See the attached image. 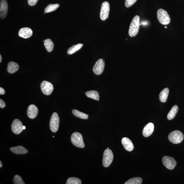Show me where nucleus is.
I'll use <instances>...</instances> for the list:
<instances>
[{
	"label": "nucleus",
	"mask_w": 184,
	"mask_h": 184,
	"mask_svg": "<svg viewBox=\"0 0 184 184\" xmlns=\"http://www.w3.org/2000/svg\"><path fill=\"white\" fill-rule=\"evenodd\" d=\"M140 16L138 15L134 16L130 26L129 30L130 36L133 37L137 35L140 29Z\"/></svg>",
	"instance_id": "f257e3e1"
},
{
	"label": "nucleus",
	"mask_w": 184,
	"mask_h": 184,
	"mask_svg": "<svg viewBox=\"0 0 184 184\" xmlns=\"http://www.w3.org/2000/svg\"><path fill=\"white\" fill-rule=\"evenodd\" d=\"M158 19L159 22L163 25L169 24L171 22V18L167 12L162 9H160L157 11Z\"/></svg>",
	"instance_id": "f03ea898"
},
{
	"label": "nucleus",
	"mask_w": 184,
	"mask_h": 184,
	"mask_svg": "<svg viewBox=\"0 0 184 184\" xmlns=\"http://www.w3.org/2000/svg\"><path fill=\"white\" fill-rule=\"evenodd\" d=\"M71 139L73 144L76 147L81 148H84L85 145L81 133L75 132L72 134Z\"/></svg>",
	"instance_id": "7ed1b4c3"
},
{
	"label": "nucleus",
	"mask_w": 184,
	"mask_h": 184,
	"mask_svg": "<svg viewBox=\"0 0 184 184\" xmlns=\"http://www.w3.org/2000/svg\"><path fill=\"white\" fill-rule=\"evenodd\" d=\"M168 138L169 141L172 143L178 144L183 141L184 136L180 131L175 130L169 133Z\"/></svg>",
	"instance_id": "20e7f679"
},
{
	"label": "nucleus",
	"mask_w": 184,
	"mask_h": 184,
	"mask_svg": "<svg viewBox=\"0 0 184 184\" xmlns=\"http://www.w3.org/2000/svg\"><path fill=\"white\" fill-rule=\"evenodd\" d=\"M114 159V155L112 151L108 149H106L104 152L102 160L103 166L107 167L111 164Z\"/></svg>",
	"instance_id": "39448f33"
},
{
	"label": "nucleus",
	"mask_w": 184,
	"mask_h": 184,
	"mask_svg": "<svg viewBox=\"0 0 184 184\" xmlns=\"http://www.w3.org/2000/svg\"><path fill=\"white\" fill-rule=\"evenodd\" d=\"M60 124V118L57 113H54L52 115L49 123L51 131L55 133L58 130Z\"/></svg>",
	"instance_id": "423d86ee"
},
{
	"label": "nucleus",
	"mask_w": 184,
	"mask_h": 184,
	"mask_svg": "<svg viewBox=\"0 0 184 184\" xmlns=\"http://www.w3.org/2000/svg\"><path fill=\"white\" fill-rule=\"evenodd\" d=\"M110 11L109 3L107 1H105L102 4L100 13L101 19L105 21L108 18Z\"/></svg>",
	"instance_id": "0eeeda50"
},
{
	"label": "nucleus",
	"mask_w": 184,
	"mask_h": 184,
	"mask_svg": "<svg viewBox=\"0 0 184 184\" xmlns=\"http://www.w3.org/2000/svg\"><path fill=\"white\" fill-rule=\"evenodd\" d=\"M40 87L42 93L46 95H50L54 90L53 85L48 81H44L42 82Z\"/></svg>",
	"instance_id": "6e6552de"
},
{
	"label": "nucleus",
	"mask_w": 184,
	"mask_h": 184,
	"mask_svg": "<svg viewBox=\"0 0 184 184\" xmlns=\"http://www.w3.org/2000/svg\"><path fill=\"white\" fill-rule=\"evenodd\" d=\"M162 162L166 168L172 170L176 166L177 162L173 158L169 156H164L162 158Z\"/></svg>",
	"instance_id": "1a4fd4ad"
},
{
	"label": "nucleus",
	"mask_w": 184,
	"mask_h": 184,
	"mask_svg": "<svg viewBox=\"0 0 184 184\" xmlns=\"http://www.w3.org/2000/svg\"><path fill=\"white\" fill-rule=\"evenodd\" d=\"M105 67V61L102 59H100L96 61L93 68V72L96 75H100L103 72Z\"/></svg>",
	"instance_id": "9d476101"
},
{
	"label": "nucleus",
	"mask_w": 184,
	"mask_h": 184,
	"mask_svg": "<svg viewBox=\"0 0 184 184\" xmlns=\"http://www.w3.org/2000/svg\"><path fill=\"white\" fill-rule=\"evenodd\" d=\"M23 125L20 120L15 119L13 121L11 125L12 131L16 134H19L23 131Z\"/></svg>",
	"instance_id": "9b49d317"
},
{
	"label": "nucleus",
	"mask_w": 184,
	"mask_h": 184,
	"mask_svg": "<svg viewBox=\"0 0 184 184\" xmlns=\"http://www.w3.org/2000/svg\"><path fill=\"white\" fill-rule=\"evenodd\" d=\"M8 6L6 0H1L0 4V16L2 19L6 17L7 13Z\"/></svg>",
	"instance_id": "f8f14e48"
},
{
	"label": "nucleus",
	"mask_w": 184,
	"mask_h": 184,
	"mask_svg": "<svg viewBox=\"0 0 184 184\" xmlns=\"http://www.w3.org/2000/svg\"><path fill=\"white\" fill-rule=\"evenodd\" d=\"M38 113V109L35 105H32L28 107L27 110V115L29 118H35L37 116Z\"/></svg>",
	"instance_id": "ddd939ff"
},
{
	"label": "nucleus",
	"mask_w": 184,
	"mask_h": 184,
	"mask_svg": "<svg viewBox=\"0 0 184 184\" xmlns=\"http://www.w3.org/2000/svg\"><path fill=\"white\" fill-rule=\"evenodd\" d=\"M32 31L28 27L22 28L18 32L19 36L24 39L29 38L32 36Z\"/></svg>",
	"instance_id": "4468645a"
},
{
	"label": "nucleus",
	"mask_w": 184,
	"mask_h": 184,
	"mask_svg": "<svg viewBox=\"0 0 184 184\" xmlns=\"http://www.w3.org/2000/svg\"><path fill=\"white\" fill-rule=\"evenodd\" d=\"M154 130V125L152 123H149L145 127L143 131V135L145 138L148 137L153 133Z\"/></svg>",
	"instance_id": "2eb2a0df"
},
{
	"label": "nucleus",
	"mask_w": 184,
	"mask_h": 184,
	"mask_svg": "<svg viewBox=\"0 0 184 184\" xmlns=\"http://www.w3.org/2000/svg\"><path fill=\"white\" fill-rule=\"evenodd\" d=\"M122 144L125 149L128 152H131L134 149V145L130 139L127 138H123L121 140Z\"/></svg>",
	"instance_id": "dca6fc26"
},
{
	"label": "nucleus",
	"mask_w": 184,
	"mask_h": 184,
	"mask_svg": "<svg viewBox=\"0 0 184 184\" xmlns=\"http://www.w3.org/2000/svg\"><path fill=\"white\" fill-rule=\"evenodd\" d=\"M10 150L12 152L17 155H24L28 152V151L22 146L11 147Z\"/></svg>",
	"instance_id": "f3484780"
},
{
	"label": "nucleus",
	"mask_w": 184,
	"mask_h": 184,
	"mask_svg": "<svg viewBox=\"0 0 184 184\" xmlns=\"http://www.w3.org/2000/svg\"><path fill=\"white\" fill-rule=\"evenodd\" d=\"M19 67L17 63L13 61H11L8 63L7 67L8 72L11 74H13L14 73L18 71L19 69Z\"/></svg>",
	"instance_id": "a211bd4d"
},
{
	"label": "nucleus",
	"mask_w": 184,
	"mask_h": 184,
	"mask_svg": "<svg viewBox=\"0 0 184 184\" xmlns=\"http://www.w3.org/2000/svg\"><path fill=\"white\" fill-rule=\"evenodd\" d=\"M169 93V89L167 88H165L161 92L159 95V99L161 102L165 103L166 102Z\"/></svg>",
	"instance_id": "6ab92c4d"
},
{
	"label": "nucleus",
	"mask_w": 184,
	"mask_h": 184,
	"mask_svg": "<svg viewBox=\"0 0 184 184\" xmlns=\"http://www.w3.org/2000/svg\"><path fill=\"white\" fill-rule=\"evenodd\" d=\"M178 111V107L176 105H174L172 107L170 111L167 115V119L169 120H171L174 118L175 117Z\"/></svg>",
	"instance_id": "aec40b11"
},
{
	"label": "nucleus",
	"mask_w": 184,
	"mask_h": 184,
	"mask_svg": "<svg viewBox=\"0 0 184 184\" xmlns=\"http://www.w3.org/2000/svg\"><path fill=\"white\" fill-rule=\"evenodd\" d=\"M86 95L87 97L93 99L94 100L99 101V95L98 92L95 91H87L86 93Z\"/></svg>",
	"instance_id": "412c9836"
},
{
	"label": "nucleus",
	"mask_w": 184,
	"mask_h": 184,
	"mask_svg": "<svg viewBox=\"0 0 184 184\" xmlns=\"http://www.w3.org/2000/svg\"><path fill=\"white\" fill-rule=\"evenodd\" d=\"M44 45L47 51L49 52H51L53 51L54 47V44L50 39H46L44 42Z\"/></svg>",
	"instance_id": "4be33fe9"
},
{
	"label": "nucleus",
	"mask_w": 184,
	"mask_h": 184,
	"mask_svg": "<svg viewBox=\"0 0 184 184\" xmlns=\"http://www.w3.org/2000/svg\"><path fill=\"white\" fill-rule=\"evenodd\" d=\"M73 115L77 117L83 119H87L88 118V115L83 113L79 111L76 110H73L72 111Z\"/></svg>",
	"instance_id": "5701e85b"
},
{
	"label": "nucleus",
	"mask_w": 184,
	"mask_h": 184,
	"mask_svg": "<svg viewBox=\"0 0 184 184\" xmlns=\"http://www.w3.org/2000/svg\"><path fill=\"white\" fill-rule=\"evenodd\" d=\"M83 46V44L81 43L75 45H74L68 49L67 53L69 55H71L75 52L78 51Z\"/></svg>",
	"instance_id": "b1692460"
},
{
	"label": "nucleus",
	"mask_w": 184,
	"mask_h": 184,
	"mask_svg": "<svg viewBox=\"0 0 184 184\" xmlns=\"http://www.w3.org/2000/svg\"><path fill=\"white\" fill-rule=\"evenodd\" d=\"M60 6L58 4H49L45 9V12L46 13H48L55 11L60 7Z\"/></svg>",
	"instance_id": "393cba45"
},
{
	"label": "nucleus",
	"mask_w": 184,
	"mask_h": 184,
	"mask_svg": "<svg viewBox=\"0 0 184 184\" xmlns=\"http://www.w3.org/2000/svg\"><path fill=\"white\" fill-rule=\"evenodd\" d=\"M142 179L140 177H134L129 179L125 184H141L142 183Z\"/></svg>",
	"instance_id": "a878e982"
},
{
	"label": "nucleus",
	"mask_w": 184,
	"mask_h": 184,
	"mask_svg": "<svg viewBox=\"0 0 184 184\" xmlns=\"http://www.w3.org/2000/svg\"><path fill=\"white\" fill-rule=\"evenodd\" d=\"M66 184H81V179L75 177H70L68 179Z\"/></svg>",
	"instance_id": "bb28decb"
},
{
	"label": "nucleus",
	"mask_w": 184,
	"mask_h": 184,
	"mask_svg": "<svg viewBox=\"0 0 184 184\" xmlns=\"http://www.w3.org/2000/svg\"><path fill=\"white\" fill-rule=\"evenodd\" d=\"M13 183L15 184H25L21 177L18 175H16L14 177L13 180Z\"/></svg>",
	"instance_id": "cd10ccee"
},
{
	"label": "nucleus",
	"mask_w": 184,
	"mask_h": 184,
	"mask_svg": "<svg viewBox=\"0 0 184 184\" xmlns=\"http://www.w3.org/2000/svg\"><path fill=\"white\" fill-rule=\"evenodd\" d=\"M137 1V0H126L125 5L127 8H129L133 5Z\"/></svg>",
	"instance_id": "c85d7f7f"
},
{
	"label": "nucleus",
	"mask_w": 184,
	"mask_h": 184,
	"mask_svg": "<svg viewBox=\"0 0 184 184\" xmlns=\"http://www.w3.org/2000/svg\"><path fill=\"white\" fill-rule=\"evenodd\" d=\"M39 0H28V3L30 6H33L36 5Z\"/></svg>",
	"instance_id": "c756f323"
},
{
	"label": "nucleus",
	"mask_w": 184,
	"mask_h": 184,
	"mask_svg": "<svg viewBox=\"0 0 184 184\" xmlns=\"http://www.w3.org/2000/svg\"><path fill=\"white\" fill-rule=\"evenodd\" d=\"M6 104L4 101L1 99H0V107L1 108H4L5 107Z\"/></svg>",
	"instance_id": "7c9ffc66"
},
{
	"label": "nucleus",
	"mask_w": 184,
	"mask_h": 184,
	"mask_svg": "<svg viewBox=\"0 0 184 184\" xmlns=\"http://www.w3.org/2000/svg\"><path fill=\"white\" fill-rule=\"evenodd\" d=\"M5 94V91L1 87H0V95H3Z\"/></svg>",
	"instance_id": "2f4dec72"
},
{
	"label": "nucleus",
	"mask_w": 184,
	"mask_h": 184,
	"mask_svg": "<svg viewBox=\"0 0 184 184\" xmlns=\"http://www.w3.org/2000/svg\"><path fill=\"white\" fill-rule=\"evenodd\" d=\"M1 60H2L1 56V55H0V63H1Z\"/></svg>",
	"instance_id": "473e14b6"
},
{
	"label": "nucleus",
	"mask_w": 184,
	"mask_h": 184,
	"mask_svg": "<svg viewBox=\"0 0 184 184\" xmlns=\"http://www.w3.org/2000/svg\"><path fill=\"white\" fill-rule=\"evenodd\" d=\"M2 167V164L1 161H0V167Z\"/></svg>",
	"instance_id": "72a5a7b5"
},
{
	"label": "nucleus",
	"mask_w": 184,
	"mask_h": 184,
	"mask_svg": "<svg viewBox=\"0 0 184 184\" xmlns=\"http://www.w3.org/2000/svg\"><path fill=\"white\" fill-rule=\"evenodd\" d=\"M25 128H26L24 126H23V130H24V129H25Z\"/></svg>",
	"instance_id": "f704fd0d"
},
{
	"label": "nucleus",
	"mask_w": 184,
	"mask_h": 184,
	"mask_svg": "<svg viewBox=\"0 0 184 184\" xmlns=\"http://www.w3.org/2000/svg\"><path fill=\"white\" fill-rule=\"evenodd\" d=\"M167 27L166 26L165 27V28H167Z\"/></svg>",
	"instance_id": "c9c22d12"
},
{
	"label": "nucleus",
	"mask_w": 184,
	"mask_h": 184,
	"mask_svg": "<svg viewBox=\"0 0 184 184\" xmlns=\"http://www.w3.org/2000/svg\"><path fill=\"white\" fill-rule=\"evenodd\" d=\"M141 25V23H140V25Z\"/></svg>",
	"instance_id": "e433bc0d"
},
{
	"label": "nucleus",
	"mask_w": 184,
	"mask_h": 184,
	"mask_svg": "<svg viewBox=\"0 0 184 184\" xmlns=\"http://www.w3.org/2000/svg\"><path fill=\"white\" fill-rule=\"evenodd\" d=\"M46 13L45 12L44 13Z\"/></svg>",
	"instance_id": "4c0bfd02"
},
{
	"label": "nucleus",
	"mask_w": 184,
	"mask_h": 184,
	"mask_svg": "<svg viewBox=\"0 0 184 184\" xmlns=\"http://www.w3.org/2000/svg\"><path fill=\"white\" fill-rule=\"evenodd\" d=\"M107 149H109V148H107Z\"/></svg>",
	"instance_id": "58836bf2"
}]
</instances>
